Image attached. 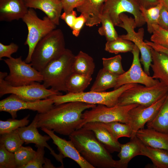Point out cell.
<instances>
[{
    "instance_id": "obj_1",
    "label": "cell",
    "mask_w": 168,
    "mask_h": 168,
    "mask_svg": "<svg viewBox=\"0 0 168 168\" xmlns=\"http://www.w3.org/2000/svg\"><path fill=\"white\" fill-rule=\"evenodd\" d=\"M96 105L72 101L54 105L47 112L38 113L37 128H45L60 135L69 136L79 129L83 112Z\"/></svg>"
},
{
    "instance_id": "obj_2",
    "label": "cell",
    "mask_w": 168,
    "mask_h": 168,
    "mask_svg": "<svg viewBox=\"0 0 168 168\" xmlns=\"http://www.w3.org/2000/svg\"><path fill=\"white\" fill-rule=\"evenodd\" d=\"M68 136L81 155L95 168H116V161L92 131L82 127Z\"/></svg>"
},
{
    "instance_id": "obj_3",
    "label": "cell",
    "mask_w": 168,
    "mask_h": 168,
    "mask_svg": "<svg viewBox=\"0 0 168 168\" xmlns=\"http://www.w3.org/2000/svg\"><path fill=\"white\" fill-rule=\"evenodd\" d=\"M75 55L70 49H66L63 54L49 62L40 72L43 84L46 88L67 92V81L73 73L72 64Z\"/></svg>"
},
{
    "instance_id": "obj_4",
    "label": "cell",
    "mask_w": 168,
    "mask_h": 168,
    "mask_svg": "<svg viewBox=\"0 0 168 168\" xmlns=\"http://www.w3.org/2000/svg\"><path fill=\"white\" fill-rule=\"evenodd\" d=\"M63 34L60 29H55L42 38L33 52L31 63L40 72L51 61L62 55L65 50Z\"/></svg>"
},
{
    "instance_id": "obj_5",
    "label": "cell",
    "mask_w": 168,
    "mask_h": 168,
    "mask_svg": "<svg viewBox=\"0 0 168 168\" xmlns=\"http://www.w3.org/2000/svg\"><path fill=\"white\" fill-rule=\"evenodd\" d=\"M137 84H126L109 92L90 91L76 93H68L64 95H54L49 98L53 99L54 105L78 101L92 104L103 105L108 107H112L118 104L119 98L124 92Z\"/></svg>"
},
{
    "instance_id": "obj_6",
    "label": "cell",
    "mask_w": 168,
    "mask_h": 168,
    "mask_svg": "<svg viewBox=\"0 0 168 168\" xmlns=\"http://www.w3.org/2000/svg\"><path fill=\"white\" fill-rule=\"evenodd\" d=\"M168 87L162 82L152 86L137 84L124 92L118 99V105L138 104L145 106L153 104L166 95Z\"/></svg>"
},
{
    "instance_id": "obj_7",
    "label": "cell",
    "mask_w": 168,
    "mask_h": 168,
    "mask_svg": "<svg viewBox=\"0 0 168 168\" xmlns=\"http://www.w3.org/2000/svg\"><path fill=\"white\" fill-rule=\"evenodd\" d=\"M27 27L28 33L24 43L28 47V52L25 61L31 62L33 52L38 42L43 37L56 29V25L47 16L42 19L37 16L32 8H29L27 12L22 19Z\"/></svg>"
},
{
    "instance_id": "obj_8",
    "label": "cell",
    "mask_w": 168,
    "mask_h": 168,
    "mask_svg": "<svg viewBox=\"0 0 168 168\" xmlns=\"http://www.w3.org/2000/svg\"><path fill=\"white\" fill-rule=\"evenodd\" d=\"M138 105L135 104L126 105H117L113 107H108L103 105H96L91 110H86L83 113L82 121L79 128L86 124L90 122L108 123L118 121L128 124L129 111Z\"/></svg>"
},
{
    "instance_id": "obj_9",
    "label": "cell",
    "mask_w": 168,
    "mask_h": 168,
    "mask_svg": "<svg viewBox=\"0 0 168 168\" xmlns=\"http://www.w3.org/2000/svg\"><path fill=\"white\" fill-rule=\"evenodd\" d=\"M6 72H0V97L5 95L14 94L21 99L35 101L48 98L54 95H62L60 91L52 88L48 89L40 82H35L30 84L18 86H12L4 79Z\"/></svg>"
},
{
    "instance_id": "obj_10",
    "label": "cell",
    "mask_w": 168,
    "mask_h": 168,
    "mask_svg": "<svg viewBox=\"0 0 168 168\" xmlns=\"http://www.w3.org/2000/svg\"><path fill=\"white\" fill-rule=\"evenodd\" d=\"M3 60L10 71L4 79L10 85L18 86L43 82L40 72L34 68L31 63L22 60L21 56L16 58L12 57Z\"/></svg>"
},
{
    "instance_id": "obj_11",
    "label": "cell",
    "mask_w": 168,
    "mask_h": 168,
    "mask_svg": "<svg viewBox=\"0 0 168 168\" xmlns=\"http://www.w3.org/2000/svg\"><path fill=\"white\" fill-rule=\"evenodd\" d=\"M119 17L121 22L118 26L125 30L127 34L119 37L132 42L138 47L141 53L140 59L143 66L144 70L150 76V68L152 62L151 48L143 41L144 29L141 27L136 32L135 29L137 27L134 18L129 17L124 13L121 14Z\"/></svg>"
},
{
    "instance_id": "obj_12",
    "label": "cell",
    "mask_w": 168,
    "mask_h": 168,
    "mask_svg": "<svg viewBox=\"0 0 168 168\" xmlns=\"http://www.w3.org/2000/svg\"><path fill=\"white\" fill-rule=\"evenodd\" d=\"M137 0H105L102 14L107 15L115 26L121 22L119 16L124 12L133 15L137 27L142 26L145 21L140 9Z\"/></svg>"
},
{
    "instance_id": "obj_13",
    "label": "cell",
    "mask_w": 168,
    "mask_h": 168,
    "mask_svg": "<svg viewBox=\"0 0 168 168\" xmlns=\"http://www.w3.org/2000/svg\"><path fill=\"white\" fill-rule=\"evenodd\" d=\"M53 99H47L35 101L23 100L16 95L11 94L7 97L0 101V111L9 113L12 118L17 117L18 111L29 110L37 111L38 113H45L54 106Z\"/></svg>"
},
{
    "instance_id": "obj_14",
    "label": "cell",
    "mask_w": 168,
    "mask_h": 168,
    "mask_svg": "<svg viewBox=\"0 0 168 168\" xmlns=\"http://www.w3.org/2000/svg\"><path fill=\"white\" fill-rule=\"evenodd\" d=\"M131 52L133 58L131 66L128 71L119 76L114 89H117L128 84L139 83L147 86H152L159 83L160 82L159 80L147 75L142 69L139 58L140 52L135 44Z\"/></svg>"
},
{
    "instance_id": "obj_15",
    "label": "cell",
    "mask_w": 168,
    "mask_h": 168,
    "mask_svg": "<svg viewBox=\"0 0 168 168\" xmlns=\"http://www.w3.org/2000/svg\"><path fill=\"white\" fill-rule=\"evenodd\" d=\"M166 95L150 106L146 107L139 105L129 111L128 124L133 131L131 138L136 136L138 130L144 128L145 124L152 121L156 117L164 102Z\"/></svg>"
},
{
    "instance_id": "obj_16",
    "label": "cell",
    "mask_w": 168,
    "mask_h": 168,
    "mask_svg": "<svg viewBox=\"0 0 168 168\" xmlns=\"http://www.w3.org/2000/svg\"><path fill=\"white\" fill-rule=\"evenodd\" d=\"M38 120L37 114L29 126L17 129L21 138L26 144L33 143L35 144V146L37 148L39 147L47 148L50 151V153L58 162L61 163V167L63 168V159L64 158V156L60 152L59 154L56 153L48 144L47 141L51 138L49 135L43 136L39 133L37 129Z\"/></svg>"
},
{
    "instance_id": "obj_17",
    "label": "cell",
    "mask_w": 168,
    "mask_h": 168,
    "mask_svg": "<svg viewBox=\"0 0 168 168\" xmlns=\"http://www.w3.org/2000/svg\"><path fill=\"white\" fill-rule=\"evenodd\" d=\"M41 129L50 137L53 143L57 146L59 152L64 157L72 160L81 168H95L82 157L70 140L67 141L60 138L52 130L44 128H41Z\"/></svg>"
},
{
    "instance_id": "obj_18",
    "label": "cell",
    "mask_w": 168,
    "mask_h": 168,
    "mask_svg": "<svg viewBox=\"0 0 168 168\" xmlns=\"http://www.w3.org/2000/svg\"><path fill=\"white\" fill-rule=\"evenodd\" d=\"M28 8L23 0H0V21L22 19Z\"/></svg>"
},
{
    "instance_id": "obj_19",
    "label": "cell",
    "mask_w": 168,
    "mask_h": 168,
    "mask_svg": "<svg viewBox=\"0 0 168 168\" xmlns=\"http://www.w3.org/2000/svg\"><path fill=\"white\" fill-rule=\"evenodd\" d=\"M24 1L28 8L41 10L56 26L59 25L63 9L61 0H28Z\"/></svg>"
},
{
    "instance_id": "obj_20",
    "label": "cell",
    "mask_w": 168,
    "mask_h": 168,
    "mask_svg": "<svg viewBox=\"0 0 168 168\" xmlns=\"http://www.w3.org/2000/svg\"><path fill=\"white\" fill-rule=\"evenodd\" d=\"M105 0H84L76 8L86 19L85 24L92 27L100 23V18Z\"/></svg>"
},
{
    "instance_id": "obj_21",
    "label": "cell",
    "mask_w": 168,
    "mask_h": 168,
    "mask_svg": "<svg viewBox=\"0 0 168 168\" xmlns=\"http://www.w3.org/2000/svg\"><path fill=\"white\" fill-rule=\"evenodd\" d=\"M82 127L92 131L97 140L110 153L119 152L121 144L98 122H88Z\"/></svg>"
},
{
    "instance_id": "obj_22",
    "label": "cell",
    "mask_w": 168,
    "mask_h": 168,
    "mask_svg": "<svg viewBox=\"0 0 168 168\" xmlns=\"http://www.w3.org/2000/svg\"><path fill=\"white\" fill-rule=\"evenodd\" d=\"M136 136L145 145L168 150V134L147 128L139 129Z\"/></svg>"
},
{
    "instance_id": "obj_23",
    "label": "cell",
    "mask_w": 168,
    "mask_h": 168,
    "mask_svg": "<svg viewBox=\"0 0 168 168\" xmlns=\"http://www.w3.org/2000/svg\"><path fill=\"white\" fill-rule=\"evenodd\" d=\"M151 48L152 63L150 67L153 72L152 77L159 79L168 87V55Z\"/></svg>"
},
{
    "instance_id": "obj_24",
    "label": "cell",
    "mask_w": 168,
    "mask_h": 168,
    "mask_svg": "<svg viewBox=\"0 0 168 168\" xmlns=\"http://www.w3.org/2000/svg\"><path fill=\"white\" fill-rule=\"evenodd\" d=\"M141 155V142L135 136L130 138V141L121 144L118 156L119 159L116 161V168H126L130 161L134 157Z\"/></svg>"
},
{
    "instance_id": "obj_25",
    "label": "cell",
    "mask_w": 168,
    "mask_h": 168,
    "mask_svg": "<svg viewBox=\"0 0 168 168\" xmlns=\"http://www.w3.org/2000/svg\"><path fill=\"white\" fill-rule=\"evenodd\" d=\"M140 142L141 155L150 158L156 168H168V150L153 148Z\"/></svg>"
},
{
    "instance_id": "obj_26",
    "label": "cell",
    "mask_w": 168,
    "mask_h": 168,
    "mask_svg": "<svg viewBox=\"0 0 168 168\" xmlns=\"http://www.w3.org/2000/svg\"><path fill=\"white\" fill-rule=\"evenodd\" d=\"M95 64L93 58L82 51L75 56L72 66L73 73L91 76L95 70Z\"/></svg>"
},
{
    "instance_id": "obj_27",
    "label": "cell",
    "mask_w": 168,
    "mask_h": 168,
    "mask_svg": "<svg viewBox=\"0 0 168 168\" xmlns=\"http://www.w3.org/2000/svg\"><path fill=\"white\" fill-rule=\"evenodd\" d=\"M119 76V75L107 71L103 68L100 69L90 88V91H104L110 88H114L116 85Z\"/></svg>"
},
{
    "instance_id": "obj_28",
    "label": "cell",
    "mask_w": 168,
    "mask_h": 168,
    "mask_svg": "<svg viewBox=\"0 0 168 168\" xmlns=\"http://www.w3.org/2000/svg\"><path fill=\"white\" fill-rule=\"evenodd\" d=\"M146 126L147 128L168 134V92L157 115L152 121L147 123Z\"/></svg>"
},
{
    "instance_id": "obj_29",
    "label": "cell",
    "mask_w": 168,
    "mask_h": 168,
    "mask_svg": "<svg viewBox=\"0 0 168 168\" xmlns=\"http://www.w3.org/2000/svg\"><path fill=\"white\" fill-rule=\"evenodd\" d=\"M92 80L91 76L72 73L66 82L67 91L72 93L83 92L90 85Z\"/></svg>"
},
{
    "instance_id": "obj_30",
    "label": "cell",
    "mask_w": 168,
    "mask_h": 168,
    "mask_svg": "<svg viewBox=\"0 0 168 168\" xmlns=\"http://www.w3.org/2000/svg\"><path fill=\"white\" fill-rule=\"evenodd\" d=\"M98 123L106 128L117 140L123 137L131 138L132 136V129L128 124L118 121L108 123Z\"/></svg>"
},
{
    "instance_id": "obj_31",
    "label": "cell",
    "mask_w": 168,
    "mask_h": 168,
    "mask_svg": "<svg viewBox=\"0 0 168 168\" xmlns=\"http://www.w3.org/2000/svg\"><path fill=\"white\" fill-rule=\"evenodd\" d=\"M134 44L131 41L119 37L107 41L105 50L110 53L117 54L121 53L131 52Z\"/></svg>"
},
{
    "instance_id": "obj_32",
    "label": "cell",
    "mask_w": 168,
    "mask_h": 168,
    "mask_svg": "<svg viewBox=\"0 0 168 168\" xmlns=\"http://www.w3.org/2000/svg\"><path fill=\"white\" fill-rule=\"evenodd\" d=\"M24 143L21 138L17 130L1 135L0 143L8 151L14 153Z\"/></svg>"
},
{
    "instance_id": "obj_33",
    "label": "cell",
    "mask_w": 168,
    "mask_h": 168,
    "mask_svg": "<svg viewBox=\"0 0 168 168\" xmlns=\"http://www.w3.org/2000/svg\"><path fill=\"white\" fill-rule=\"evenodd\" d=\"M162 7L160 3L148 8L140 7V10L147 24V31L150 34L153 33V26L158 25L160 11Z\"/></svg>"
},
{
    "instance_id": "obj_34",
    "label": "cell",
    "mask_w": 168,
    "mask_h": 168,
    "mask_svg": "<svg viewBox=\"0 0 168 168\" xmlns=\"http://www.w3.org/2000/svg\"><path fill=\"white\" fill-rule=\"evenodd\" d=\"M100 20L102 25L98 30L100 35L105 36L107 41L114 40L118 37L115 26L107 15L102 14Z\"/></svg>"
},
{
    "instance_id": "obj_35",
    "label": "cell",
    "mask_w": 168,
    "mask_h": 168,
    "mask_svg": "<svg viewBox=\"0 0 168 168\" xmlns=\"http://www.w3.org/2000/svg\"><path fill=\"white\" fill-rule=\"evenodd\" d=\"M36 151L30 146L19 147L14 153L17 168H22L35 156Z\"/></svg>"
},
{
    "instance_id": "obj_36",
    "label": "cell",
    "mask_w": 168,
    "mask_h": 168,
    "mask_svg": "<svg viewBox=\"0 0 168 168\" xmlns=\"http://www.w3.org/2000/svg\"><path fill=\"white\" fill-rule=\"evenodd\" d=\"M122 59L120 54L109 58H102L103 68L119 76L123 74L125 71L122 67Z\"/></svg>"
},
{
    "instance_id": "obj_37",
    "label": "cell",
    "mask_w": 168,
    "mask_h": 168,
    "mask_svg": "<svg viewBox=\"0 0 168 168\" xmlns=\"http://www.w3.org/2000/svg\"><path fill=\"white\" fill-rule=\"evenodd\" d=\"M30 114L23 119L19 120L9 119L6 121H0V134L2 135L16 130L18 128L26 126L29 124Z\"/></svg>"
},
{
    "instance_id": "obj_38",
    "label": "cell",
    "mask_w": 168,
    "mask_h": 168,
    "mask_svg": "<svg viewBox=\"0 0 168 168\" xmlns=\"http://www.w3.org/2000/svg\"><path fill=\"white\" fill-rule=\"evenodd\" d=\"M153 28L151 41L168 49V30L162 28L158 25H153Z\"/></svg>"
},
{
    "instance_id": "obj_39",
    "label": "cell",
    "mask_w": 168,
    "mask_h": 168,
    "mask_svg": "<svg viewBox=\"0 0 168 168\" xmlns=\"http://www.w3.org/2000/svg\"><path fill=\"white\" fill-rule=\"evenodd\" d=\"M0 168H17L14 153L7 150L0 143Z\"/></svg>"
},
{
    "instance_id": "obj_40",
    "label": "cell",
    "mask_w": 168,
    "mask_h": 168,
    "mask_svg": "<svg viewBox=\"0 0 168 168\" xmlns=\"http://www.w3.org/2000/svg\"><path fill=\"white\" fill-rule=\"evenodd\" d=\"M44 148V147H37L33 159L22 168H43L45 160Z\"/></svg>"
},
{
    "instance_id": "obj_41",
    "label": "cell",
    "mask_w": 168,
    "mask_h": 168,
    "mask_svg": "<svg viewBox=\"0 0 168 168\" xmlns=\"http://www.w3.org/2000/svg\"><path fill=\"white\" fill-rule=\"evenodd\" d=\"M19 48L18 46L14 43H11L9 44L5 45L0 43V60L2 58H11L12 55L16 53Z\"/></svg>"
},
{
    "instance_id": "obj_42",
    "label": "cell",
    "mask_w": 168,
    "mask_h": 168,
    "mask_svg": "<svg viewBox=\"0 0 168 168\" xmlns=\"http://www.w3.org/2000/svg\"><path fill=\"white\" fill-rule=\"evenodd\" d=\"M84 0H61L64 12H69L74 10Z\"/></svg>"
},
{
    "instance_id": "obj_43",
    "label": "cell",
    "mask_w": 168,
    "mask_h": 168,
    "mask_svg": "<svg viewBox=\"0 0 168 168\" xmlns=\"http://www.w3.org/2000/svg\"><path fill=\"white\" fill-rule=\"evenodd\" d=\"M77 14L76 11L66 12H64L61 14L60 18L63 20L67 25L72 29L77 17Z\"/></svg>"
},
{
    "instance_id": "obj_44",
    "label": "cell",
    "mask_w": 168,
    "mask_h": 168,
    "mask_svg": "<svg viewBox=\"0 0 168 168\" xmlns=\"http://www.w3.org/2000/svg\"><path fill=\"white\" fill-rule=\"evenodd\" d=\"M85 22V18L82 14H81L79 16L77 17L72 29V33L76 37L78 36Z\"/></svg>"
},
{
    "instance_id": "obj_45",
    "label": "cell",
    "mask_w": 168,
    "mask_h": 168,
    "mask_svg": "<svg viewBox=\"0 0 168 168\" xmlns=\"http://www.w3.org/2000/svg\"><path fill=\"white\" fill-rule=\"evenodd\" d=\"M158 25L164 29L168 30V12L162 6L160 11Z\"/></svg>"
},
{
    "instance_id": "obj_46",
    "label": "cell",
    "mask_w": 168,
    "mask_h": 168,
    "mask_svg": "<svg viewBox=\"0 0 168 168\" xmlns=\"http://www.w3.org/2000/svg\"><path fill=\"white\" fill-rule=\"evenodd\" d=\"M140 7L148 8L158 4V0H137Z\"/></svg>"
},
{
    "instance_id": "obj_47",
    "label": "cell",
    "mask_w": 168,
    "mask_h": 168,
    "mask_svg": "<svg viewBox=\"0 0 168 168\" xmlns=\"http://www.w3.org/2000/svg\"><path fill=\"white\" fill-rule=\"evenodd\" d=\"M145 42L147 45L155 50L164 53L168 55V48L147 40H145Z\"/></svg>"
},
{
    "instance_id": "obj_48",
    "label": "cell",
    "mask_w": 168,
    "mask_h": 168,
    "mask_svg": "<svg viewBox=\"0 0 168 168\" xmlns=\"http://www.w3.org/2000/svg\"><path fill=\"white\" fill-rule=\"evenodd\" d=\"M43 168H56L54 165L51 163L50 160L45 158L44 162L43 165Z\"/></svg>"
},
{
    "instance_id": "obj_49",
    "label": "cell",
    "mask_w": 168,
    "mask_h": 168,
    "mask_svg": "<svg viewBox=\"0 0 168 168\" xmlns=\"http://www.w3.org/2000/svg\"><path fill=\"white\" fill-rule=\"evenodd\" d=\"M159 3L164 7L168 12V0H158Z\"/></svg>"
},
{
    "instance_id": "obj_50",
    "label": "cell",
    "mask_w": 168,
    "mask_h": 168,
    "mask_svg": "<svg viewBox=\"0 0 168 168\" xmlns=\"http://www.w3.org/2000/svg\"><path fill=\"white\" fill-rule=\"evenodd\" d=\"M24 1H26V0H23Z\"/></svg>"
}]
</instances>
